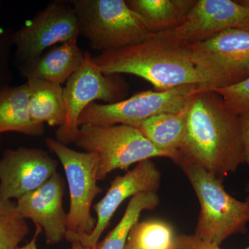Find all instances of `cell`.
I'll return each instance as SVG.
<instances>
[{"instance_id":"obj_1","label":"cell","mask_w":249,"mask_h":249,"mask_svg":"<svg viewBox=\"0 0 249 249\" xmlns=\"http://www.w3.org/2000/svg\"><path fill=\"white\" fill-rule=\"evenodd\" d=\"M178 158L194 162L222 181L245 163L239 116L209 88L188 103L186 134L174 162Z\"/></svg>"},{"instance_id":"obj_2","label":"cell","mask_w":249,"mask_h":249,"mask_svg":"<svg viewBox=\"0 0 249 249\" xmlns=\"http://www.w3.org/2000/svg\"><path fill=\"white\" fill-rule=\"evenodd\" d=\"M153 34L140 43L101 52L91 60L104 74L134 75L151 83L158 91L183 85H205L191 61L188 47Z\"/></svg>"},{"instance_id":"obj_3","label":"cell","mask_w":249,"mask_h":249,"mask_svg":"<svg viewBox=\"0 0 249 249\" xmlns=\"http://www.w3.org/2000/svg\"><path fill=\"white\" fill-rule=\"evenodd\" d=\"M189 179L200 204L194 235L212 245H222L234 235L248 232L249 202L227 193L223 181L194 162L178 158L174 162Z\"/></svg>"},{"instance_id":"obj_4","label":"cell","mask_w":249,"mask_h":249,"mask_svg":"<svg viewBox=\"0 0 249 249\" xmlns=\"http://www.w3.org/2000/svg\"><path fill=\"white\" fill-rule=\"evenodd\" d=\"M80 35L103 52L140 43L153 33L124 0H73Z\"/></svg>"},{"instance_id":"obj_5","label":"cell","mask_w":249,"mask_h":249,"mask_svg":"<svg viewBox=\"0 0 249 249\" xmlns=\"http://www.w3.org/2000/svg\"><path fill=\"white\" fill-rule=\"evenodd\" d=\"M75 144L85 152L98 155V180L105 179L114 170H127L134 163L156 157L171 160L159 150L139 129L126 124H83Z\"/></svg>"},{"instance_id":"obj_6","label":"cell","mask_w":249,"mask_h":249,"mask_svg":"<svg viewBox=\"0 0 249 249\" xmlns=\"http://www.w3.org/2000/svg\"><path fill=\"white\" fill-rule=\"evenodd\" d=\"M206 88L204 84L183 85L165 91H142L114 103L93 102L82 111L78 125L121 124L137 128L152 116L182 110L194 95Z\"/></svg>"},{"instance_id":"obj_7","label":"cell","mask_w":249,"mask_h":249,"mask_svg":"<svg viewBox=\"0 0 249 249\" xmlns=\"http://www.w3.org/2000/svg\"><path fill=\"white\" fill-rule=\"evenodd\" d=\"M191 60L205 85L227 88L249 76V32L230 29L188 46Z\"/></svg>"},{"instance_id":"obj_8","label":"cell","mask_w":249,"mask_h":249,"mask_svg":"<svg viewBox=\"0 0 249 249\" xmlns=\"http://www.w3.org/2000/svg\"><path fill=\"white\" fill-rule=\"evenodd\" d=\"M45 142L61 162L66 175L70 196L67 232L89 235L97 222L91 215V204L102 193L97 185L98 155L72 150L56 139L47 138Z\"/></svg>"},{"instance_id":"obj_9","label":"cell","mask_w":249,"mask_h":249,"mask_svg":"<svg viewBox=\"0 0 249 249\" xmlns=\"http://www.w3.org/2000/svg\"><path fill=\"white\" fill-rule=\"evenodd\" d=\"M91 54L85 52L84 63L67 80L63 88L65 121L55 132L56 140L65 145L74 142L79 132L82 111L96 100L107 103L122 101L127 86L119 75H106L97 68Z\"/></svg>"},{"instance_id":"obj_10","label":"cell","mask_w":249,"mask_h":249,"mask_svg":"<svg viewBox=\"0 0 249 249\" xmlns=\"http://www.w3.org/2000/svg\"><path fill=\"white\" fill-rule=\"evenodd\" d=\"M80 35L79 20L73 7L61 1L49 3L11 34L18 67L34 62L56 44L77 40Z\"/></svg>"},{"instance_id":"obj_11","label":"cell","mask_w":249,"mask_h":249,"mask_svg":"<svg viewBox=\"0 0 249 249\" xmlns=\"http://www.w3.org/2000/svg\"><path fill=\"white\" fill-rule=\"evenodd\" d=\"M230 29L249 32V0H196L178 27L153 35L188 47Z\"/></svg>"},{"instance_id":"obj_12","label":"cell","mask_w":249,"mask_h":249,"mask_svg":"<svg viewBox=\"0 0 249 249\" xmlns=\"http://www.w3.org/2000/svg\"><path fill=\"white\" fill-rule=\"evenodd\" d=\"M160 180V172L151 160L137 163L133 169L114 178L106 196L93 206L97 222L93 232L89 235L66 232L65 239L71 243L78 241L86 248H96L100 237L121 204L140 193L157 192Z\"/></svg>"},{"instance_id":"obj_13","label":"cell","mask_w":249,"mask_h":249,"mask_svg":"<svg viewBox=\"0 0 249 249\" xmlns=\"http://www.w3.org/2000/svg\"><path fill=\"white\" fill-rule=\"evenodd\" d=\"M58 162L47 152L20 147L0 159V198L19 199L35 191L56 173Z\"/></svg>"},{"instance_id":"obj_14","label":"cell","mask_w":249,"mask_h":249,"mask_svg":"<svg viewBox=\"0 0 249 249\" xmlns=\"http://www.w3.org/2000/svg\"><path fill=\"white\" fill-rule=\"evenodd\" d=\"M65 181L55 173L40 188L18 199L16 208L24 219H31L45 232L48 245H56L65 238L67 214L62 206Z\"/></svg>"},{"instance_id":"obj_15","label":"cell","mask_w":249,"mask_h":249,"mask_svg":"<svg viewBox=\"0 0 249 249\" xmlns=\"http://www.w3.org/2000/svg\"><path fill=\"white\" fill-rule=\"evenodd\" d=\"M85 52L78 47L77 40L55 46L34 62L19 67L27 80H42L61 85L82 67Z\"/></svg>"},{"instance_id":"obj_16","label":"cell","mask_w":249,"mask_h":249,"mask_svg":"<svg viewBox=\"0 0 249 249\" xmlns=\"http://www.w3.org/2000/svg\"><path fill=\"white\" fill-rule=\"evenodd\" d=\"M29 104L27 83L0 89V135L6 132H17L33 137L43 134L45 125L33 122L29 115Z\"/></svg>"},{"instance_id":"obj_17","label":"cell","mask_w":249,"mask_h":249,"mask_svg":"<svg viewBox=\"0 0 249 249\" xmlns=\"http://www.w3.org/2000/svg\"><path fill=\"white\" fill-rule=\"evenodd\" d=\"M188 105L178 112L152 116L137 127L159 150L169 154L173 162L186 134Z\"/></svg>"},{"instance_id":"obj_18","label":"cell","mask_w":249,"mask_h":249,"mask_svg":"<svg viewBox=\"0 0 249 249\" xmlns=\"http://www.w3.org/2000/svg\"><path fill=\"white\" fill-rule=\"evenodd\" d=\"M29 115L33 122L60 127L65 121L63 88L42 80H27Z\"/></svg>"},{"instance_id":"obj_19","label":"cell","mask_w":249,"mask_h":249,"mask_svg":"<svg viewBox=\"0 0 249 249\" xmlns=\"http://www.w3.org/2000/svg\"><path fill=\"white\" fill-rule=\"evenodd\" d=\"M196 0H129L130 9L141 16L153 34L178 27Z\"/></svg>"},{"instance_id":"obj_20","label":"cell","mask_w":249,"mask_h":249,"mask_svg":"<svg viewBox=\"0 0 249 249\" xmlns=\"http://www.w3.org/2000/svg\"><path fill=\"white\" fill-rule=\"evenodd\" d=\"M160 203L157 192H147L131 198L125 212L119 224L103 242L98 244V249H125L131 231L139 222L144 211L155 209Z\"/></svg>"},{"instance_id":"obj_21","label":"cell","mask_w":249,"mask_h":249,"mask_svg":"<svg viewBox=\"0 0 249 249\" xmlns=\"http://www.w3.org/2000/svg\"><path fill=\"white\" fill-rule=\"evenodd\" d=\"M127 240L138 249H178L173 227L160 219L137 223Z\"/></svg>"},{"instance_id":"obj_22","label":"cell","mask_w":249,"mask_h":249,"mask_svg":"<svg viewBox=\"0 0 249 249\" xmlns=\"http://www.w3.org/2000/svg\"><path fill=\"white\" fill-rule=\"evenodd\" d=\"M28 233L29 227L16 204L0 198V249H18Z\"/></svg>"},{"instance_id":"obj_23","label":"cell","mask_w":249,"mask_h":249,"mask_svg":"<svg viewBox=\"0 0 249 249\" xmlns=\"http://www.w3.org/2000/svg\"><path fill=\"white\" fill-rule=\"evenodd\" d=\"M213 91L221 96L224 106L235 115L249 111V76L235 85Z\"/></svg>"},{"instance_id":"obj_24","label":"cell","mask_w":249,"mask_h":249,"mask_svg":"<svg viewBox=\"0 0 249 249\" xmlns=\"http://www.w3.org/2000/svg\"><path fill=\"white\" fill-rule=\"evenodd\" d=\"M11 34L9 30L0 31V83H9L12 77L9 67L10 49L12 46Z\"/></svg>"},{"instance_id":"obj_25","label":"cell","mask_w":249,"mask_h":249,"mask_svg":"<svg viewBox=\"0 0 249 249\" xmlns=\"http://www.w3.org/2000/svg\"><path fill=\"white\" fill-rule=\"evenodd\" d=\"M177 245L178 249H222L219 246L212 245L200 240L194 234L177 235ZM242 249H249V244L246 248Z\"/></svg>"},{"instance_id":"obj_26","label":"cell","mask_w":249,"mask_h":249,"mask_svg":"<svg viewBox=\"0 0 249 249\" xmlns=\"http://www.w3.org/2000/svg\"><path fill=\"white\" fill-rule=\"evenodd\" d=\"M239 121L242 137V145H243L245 163L249 169V111H245L240 114Z\"/></svg>"},{"instance_id":"obj_27","label":"cell","mask_w":249,"mask_h":249,"mask_svg":"<svg viewBox=\"0 0 249 249\" xmlns=\"http://www.w3.org/2000/svg\"><path fill=\"white\" fill-rule=\"evenodd\" d=\"M42 228L39 227V226H36V232L34 237L27 245H24V247H19L18 249H37L36 241H37V237H38L40 232H42Z\"/></svg>"},{"instance_id":"obj_28","label":"cell","mask_w":249,"mask_h":249,"mask_svg":"<svg viewBox=\"0 0 249 249\" xmlns=\"http://www.w3.org/2000/svg\"><path fill=\"white\" fill-rule=\"evenodd\" d=\"M71 249H98L97 246L96 248L94 249H89L86 248V247H83L81 244L78 241H75V242H71Z\"/></svg>"},{"instance_id":"obj_29","label":"cell","mask_w":249,"mask_h":249,"mask_svg":"<svg viewBox=\"0 0 249 249\" xmlns=\"http://www.w3.org/2000/svg\"><path fill=\"white\" fill-rule=\"evenodd\" d=\"M125 249H138L130 242V241L127 240V245H126Z\"/></svg>"},{"instance_id":"obj_30","label":"cell","mask_w":249,"mask_h":249,"mask_svg":"<svg viewBox=\"0 0 249 249\" xmlns=\"http://www.w3.org/2000/svg\"><path fill=\"white\" fill-rule=\"evenodd\" d=\"M246 193H247V197L246 200L249 202V182L247 183V187H246Z\"/></svg>"}]
</instances>
